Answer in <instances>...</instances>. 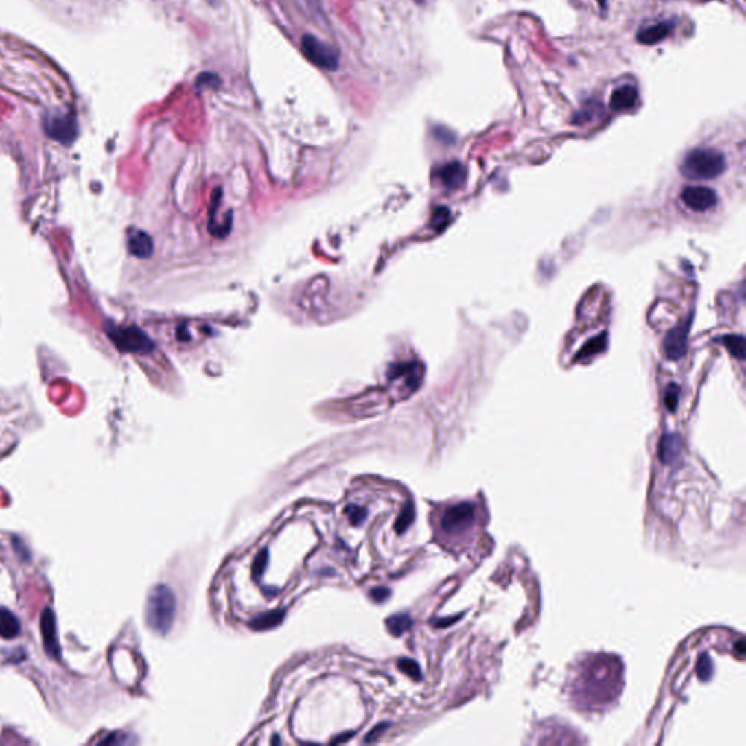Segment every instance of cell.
I'll return each mask as SVG.
<instances>
[{"label": "cell", "mask_w": 746, "mask_h": 746, "mask_svg": "<svg viewBox=\"0 0 746 746\" xmlns=\"http://www.w3.org/2000/svg\"><path fill=\"white\" fill-rule=\"evenodd\" d=\"M621 666L609 657L585 662L573 684V695L583 707H595L611 701L618 692Z\"/></svg>", "instance_id": "obj_1"}, {"label": "cell", "mask_w": 746, "mask_h": 746, "mask_svg": "<svg viewBox=\"0 0 746 746\" xmlns=\"http://www.w3.org/2000/svg\"><path fill=\"white\" fill-rule=\"evenodd\" d=\"M480 524V511L476 503H456L446 507L439 517V528L446 538L461 541L474 534Z\"/></svg>", "instance_id": "obj_2"}, {"label": "cell", "mask_w": 746, "mask_h": 746, "mask_svg": "<svg viewBox=\"0 0 746 746\" xmlns=\"http://www.w3.org/2000/svg\"><path fill=\"white\" fill-rule=\"evenodd\" d=\"M175 595L168 586L158 585L150 590L146 603V622L153 631L161 636L170 633L175 620Z\"/></svg>", "instance_id": "obj_3"}, {"label": "cell", "mask_w": 746, "mask_h": 746, "mask_svg": "<svg viewBox=\"0 0 746 746\" xmlns=\"http://www.w3.org/2000/svg\"><path fill=\"white\" fill-rule=\"evenodd\" d=\"M726 170L723 153L710 148H698L686 153L681 172L690 180H713Z\"/></svg>", "instance_id": "obj_4"}, {"label": "cell", "mask_w": 746, "mask_h": 746, "mask_svg": "<svg viewBox=\"0 0 746 746\" xmlns=\"http://www.w3.org/2000/svg\"><path fill=\"white\" fill-rule=\"evenodd\" d=\"M114 346L123 353L148 354L153 350V341L137 327H110L106 329Z\"/></svg>", "instance_id": "obj_5"}, {"label": "cell", "mask_w": 746, "mask_h": 746, "mask_svg": "<svg viewBox=\"0 0 746 746\" xmlns=\"http://www.w3.org/2000/svg\"><path fill=\"white\" fill-rule=\"evenodd\" d=\"M301 44L305 57L315 66L325 70H336L338 67L340 57L333 47H329L310 34L303 35Z\"/></svg>", "instance_id": "obj_6"}, {"label": "cell", "mask_w": 746, "mask_h": 746, "mask_svg": "<svg viewBox=\"0 0 746 746\" xmlns=\"http://www.w3.org/2000/svg\"><path fill=\"white\" fill-rule=\"evenodd\" d=\"M45 133L63 145H70L78 136V126L72 115H54L45 118Z\"/></svg>", "instance_id": "obj_7"}, {"label": "cell", "mask_w": 746, "mask_h": 746, "mask_svg": "<svg viewBox=\"0 0 746 746\" xmlns=\"http://www.w3.org/2000/svg\"><path fill=\"white\" fill-rule=\"evenodd\" d=\"M690 327H691V318L686 319L684 324L675 327L672 331H669L665 340H663V350H665L668 359L678 360L685 356L686 349H688Z\"/></svg>", "instance_id": "obj_8"}, {"label": "cell", "mask_w": 746, "mask_h": 746, "mask_svg": "<svg viewBox=\"0 0 746 746\" xmlns=\"http://www.w3.org/2000/svg\"><path fill=\"white\" fill-rule=\"evenodd\" d=\"M41 636L45 653L51 659L58 660L60 659V646H58V637H57V624H56V615L51 608H44L41 614Z\"/></svg>", "instance_id": "obj_9"}, {"label": "cell", "mask_w": 746, "mask_h": 746, "mask_svg": "<svg viewBox=\"0 0 746 746\" xmlns=\"http://www.w3.org/2000/svg\"><path fill=\"white\" fill-rule=\"evenodd\" d=\"M682 201L691 210L706 211L717 205V194L707 187H686L682 191Z\"/></svg>", "instance_id": "obj_10"}, {"label": "cell", "mask_w": 746, "mask_h": 746, "mask_svg": "<svg viewBox=\"0 0 746 746\" xmlns=\"http://www.w3.org/2000/svg\"><path fill=\"white\" fill-rule=\"evenodd\" d=\"M423 369L419 363H408L401 364L397 369H394V373L391 375V384L393 385H401V389H406L412 393L414 389L421 382Z\"/></svg>", "instance_id": "obj_11"}, {"label": "cell", "mask_w": 746, "mask_h": 746, "mask_svg": "<svg viewBox=\"0 0 746 746\" xmlns=\"http://www.w3.org/2000/svg\"><path fill=\"white\" fill-rule=\"evenodd\" d=\"M465 168L459 162H449L436 171V178L445 188L456 189L465 181Z\"/></svg>", "instance_id": "obj_12"}, {"label": "cell", "mask_w": 746, "mask_h": 746, "mask_svg": "<svg viewBox=\"0 0 746 746\" xmlns=\"http://www.w3.org/2000/svg\"><path fill=\"white\" fill-rule=\"evenodd\" d=\"M127 248L130 254L137 258H149L153 253V242L146 232L130 229L127 236Z\"/></svg>", "instance_id": "obj_13"}, {"label": "cell", "mask_w": 746, "mask_h": 746, "mask_svg": "<svg viewBox=\"0 0 746 746\" xmlns=\"http://www.w3.org/2000/svg\"><path fill=\"white\" fill-rule=\"evenodd\" d=\"M637 101H638L637 89L633 85H624L612 92L609 105L614 111L624 113L634 108Z\"/></svg>", "instance_id": "obj_14"}, {"label": "cell", "mask_w": 746, "mask_h": 746, "mask_svg": "<svg viewBox=\"0 0 746 746\" xmlns=\"http://www.w3.org/2000/svg\"><path fill=\"white\" fill-rule=\"evenodd\" d=\"M673 22H659L656 25H650L647 28H643L637 32V41L644 45H653L665 40L668 35L673 31Z\"/></svg>", "instance_id": "obj_15"}, {"label": "cell", "mask_w": 746, "mask_h": 746, "mask_svg": "<svg viewBox=\"0 0 746 746\" xmlns=\"http://www.w3.org/2000/svg\"><path fill=\"white\" fill-rule=\"evenodd\" d=\"M21 634V624L14 612L0 608V637L5 640H14Z\"/></svg>", "instance_id": "obj_16"}, {"label": "cell", "mask_w": 746, "mask_h": 746, "mask_svg": "<svg viewBox=\"0 0 746 746\" xmlns=\"http://www.w3.org/2000/svg\"><path fill=\"white\" fill-rule=\"evenodd\" d=\"M205 337V328L197 329L194 324H180L175 328V338L181 345H193V342L198 341L200 338Z\"/></svg>", "instance_id": "obj_17"}, {"label": "cell", "mask_w": 746, "mask_h": 746, "mask_svg": "<svg viewBox=\"0 0 746 746\" xmlns=\"http://www.w3.org/2000/svg\"><path fill=\"white\" fill-rule=\"evenodd\" d=\"M283 617H284V612L283 611H271V612H267V614H263V615H258L257 618H254L251 621V627L254 630H270L273 629V627L279 625L281 621H283Z\"/></svg>", "instance_id": "obj_18"}, {"label": "cell", "mask_w": 746, "mask_h": 746, "mask_svg": "<svg viewBox=\"0 0 746 746\" xmlns=\"http://www.w3.org/2000/svg\"><path fill=\"white\" fill-rule=\"evenodd\" d=\"M411 625H412V621L408 614H395V615H391V617L386 620L388 630L394 636H401L402 633L408 631L411 629Z\"/></svg>", "instance_id": "obj_19"}, {"label": "cell", "mask_w": 746, "mask_h": 746, "mask_svg": "<svg viewBox=\"0 0 746 746\" xmlns=\"http://www.w3.org/2000/svg\"><path fill=\"white\" fill-rule=\"evenodd\" d=\"M598 111H602V105L599 102H587L582 106V110H580L574 118H573V123L574 124H583V123H587L590 120H594V117L598 115Z\"/></svg>", "instance_id": "obj_20"}, {"label": "cell", "mask_w": 746, "mask_h": 746, "mask_svg": "<svg viewBox=\"0 0 746 746\" xmlns=\"http://www.w3.org/2000/svg\"><path fill=\"white\" fill-rule=\"evenodd\" d=\"M678 447H679V437L678 436L671 434V436L663 437V443H662L663 459H665L666 463H669V461L672 458H675V455H677Z\"/></svg>", "instance_id": "obj_21"}, {"label": "cell", "mask_w": 746, "mask_h": 746, "mask_svg": "<svg viewBox=\"0 0 746 746\" xmlns=\"http://www.w3.org/2000/svg\"><path fill=\"white\" fill-rule=\"evenodd\" d=\"M725 342V346L729 349V351L736 359H743L745 356V340L742 336H729L721 340Z\"/></svg>", "instance_id": "obj_22"}, {"label": "cell", "mask_w": 746, "mask_h": 746, "mask_svg": "<svg viewBox=\"0 0 746 746\" xmlns=\"http://www.w3.org/2000/svg\"><path fill=\"white\" fill-rule=\"evenodd\" d=\"M412 520H414V509H412V506L408 503V504L404 507V511H402V513L399 515V517L397 519V524H395L397 532H399V534H401V532L407 531V528L412 524Z\"/></svg>", "instance_id": "obj_23"}, {"label": "cell", "mask_w": 746, "mask_h": 746, "mask_svg": "<svg viewBox=\"0 0 746 746\" xmlns=\"http://www.w3.org/2000/svg\"><path fill=\"white\" fill-rule=\"evenodd\" d=\"M398 668L406 672L408 677L411 678H416V679H420V669L417 666V663L414 660H410V659H402L398 662Z\"/></svg>", "instance_id": "obj_24"}, {"label": "cell", "mask_w": 746, "mask_h": 746, "mask_svg": "<svg viewBox=\"0 0 746 746\" xmlns=\"http://www.w3.org/2000/svg\"><path fill=\"white\" fill-rule=\"evenodd\" d=\"M346 513L353 525H362L366 519V511L360 506H349L346 509Z\"/></svg>", "instance_id": "obj_25"}, {"label": "cell", "mask_w": 746, "mask_h": 746, "mask_svg": "<svg viewBox=\"0 0 746 746\" xmlns=\"http://www.w3.org/2000/svg\"><path fill=\"white\" fill-rule=\"evenodd\" d=\"M267 563H268V552H267V550H264V551H261L257 555V559H255V561L253 564L254 579H258L259 576L264 573V568H266Z\"/></svg>", "instance_id": "obj_26"}, {"label": "cell", "mask_w": 746, "mask_h": 746, "mask_svg": "<svg viewBox=\"0 0 746 746\" xmlns=\"http://www.w3.org/2000/svg\"><path fill=\"white\" fill-rule=\"evenodd\" d=\"M219 84H220L219 78L213 73H203L200 75L196 80V85L200 88H216L219 86Z\"/></svg>", "instance_id": "obj_27"}, {"label": "cell", "mask_w": 746, "mask_h": 746, "mask_svg": "<svg viewBox=\"0 0 746 746\" xmlns=\"http://www.w3.org/2000/svg\"><path fill=\"white\" fill-rule=\"evenodd\" d=\"M678 397H679V388L678 386H669L668 391H666V397H665V404L666 407L673 411L675 408H677L678 406Z\"/></svg>", "instance_id": "obj_28"}, {"label": "cell", "mask_w": 746, "mask_h": 746, "mask_svg": "<svg viewBox=\"0 0 746 746\" xmlns=\"http://www.w3.org/2000/svg\"><path fill=\"white\" fill-rule=\"evenodd\" d=\"M447 219H449V210L447 209H437L436 215H434L433 226H437V228L445 226V223L447 222Z\"/></svg>", "instance_id": "obj_29"}, {"label": "cell", "mask_w": 746, "mask_h": 746, "mask_svg": "<svg viewBox=\"0 0 746 746\" xmlns=\"http://www.w3.org/2000/svg\"><path fill=\"white\" fill-rule=\"evenodd\" d=\"M371 596L376 602H384L389 596V590L385 589V587H376V589H373L371 592Z\"/></svg>", "instance_id": "obj_30"}, {"label": "cell", "mask_w": 746, "mask_h": 746, "mask_svg": "<svg viewBox=\"0 0 746 746\" xmlns=\"http://www.w3.org/2000/svg\"><path fill=\"white\" fill-rule=\"evenodd\" d=\"M386 727H388V725H381V726H376V727H375V729H373V730H372V732L369 733V736H368V738H366V742H373V741H375V739H376L377 736H381V733H382V732H384V730H385Z\"/></svg>", "instance_id": "obj_31"}]
</instances>
